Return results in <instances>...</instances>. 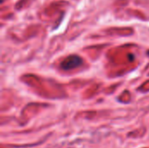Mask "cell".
I'll return each mask as SVG.
<instances>
[{"label": "cell", "mask_w": 149, "mask_h": 148, "mask_svg": "<svg viewBox=\"0 0 149 148\" xmlns=\"http://www.w3.org/2000/svg\"><path fill=\"white\" fill-rule=\"evenodd\" d=\"M82 58L79 56L77 55H71L65 58L63 62L61 63V67L65 71L67 70H72L76 67H79V65H82Z\"/></svg>", "instance_id": "1"}]
</instances>
